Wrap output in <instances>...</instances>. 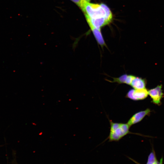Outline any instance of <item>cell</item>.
Here are the masks:
<instances>
[{
  "label": "cell",
  "instance_id": "cell-1",
  "mask_svg": "<svg viewBox=\"0 0 164 164\" xmlns=\"http://www.w3.org/2000/svg\"><path fill=\"white\" fill-rule=\"evenodd\" d=\"M81 10L89 27L101 30L102 27L109 24L113 19L110 9L104 3L86 2Z\"/></svg>",
  "mask_w": 164,
  "mask_h": 164
},
{
  "label": "cell",
  "instance_id": "cell-2",
  "mask_svg": "<svg viewBox=\"0 0 164 164\" xmlns=\"http://www.w3.org/2000/svg\"><path fill=\"white\" fill-rule=\"evenodd\" d=\"M110 131L108 138L109 142L118 141L131 132L130 126L127 123L114 122L109 120Z\"/></svg>",
  "mask_w": 164,
  "mask_h": 164
},
{
  "label": "cell",
  "instance_id": "cell-3",
  "mask_svg": "<svg viewBox=\"0 0 164 164\" xmlns=\"http://www.w3.org/2000/svg\"><path fill=\"white\" fill-rule=\"evenodd\" d=\"M148 94V91L145 88L141 89H131L127 93L125 97L134 101L144 100Z\"/></svg>",
  "mask_w": 164,
  "mask_h": 164
},
{
  "label": "cell",
  "instance_id": "cell-4",
  "mask_svg": "<svg viewBox=\"0 0 164 164\" xmlns=\"http://www.w3.org/2000/svg\"><path fill=\"white\" fill-rule=\"evenodd\" d=\"M148 94L152 99V102L154 104L159 105L163 97V93L162 90V86L158 85L155 87L148 91Z\"/></svg>",
  "mask_w": 164,
  "mask_h": 164
},
{
  "label": "cell",
  "instance_id": "cell-5",
  "mask_svg": "<svg viewBox=\"0 0 164 164\" xmlns=\"http://www.w3.org/2000/svg\"><path fill=\"white\" fill-rule=\"evenodd\" d=\"M150 112L151 110L149 109L137 112L129 119L127 123L131 127L141 121L145 116L149 115Z\"/></svg>",
  "mask_w": 164,
  "mask_h": 164
},
{
  "label": "cell",
  "instance_id": "cell-6",
  "mask_svg": "<svg viewBox=\"0 0 164 164\" xmlns=\"http://www.w3.org/2000/svg\"><path fill=\"white\" fill-rule=\"evenodd\" d=\"M130 85L135 89H143L145 88L146 82L142 78L135 77Z\"/></svg>",
  "mask_w": 164,
  "mask_h": 164
},
{
  "label": "cell",
  "instance_id": "cell-7",
  "mask_svg": "<svg viewBox=\"0 0 164 164\" xmlns=\"http://www.w3.org/2000/svg\"><path fill=\"white\" fill-rule=\"evenodd\" d=\"M128 76V74H124L118 77L113 78L112 81H108L112 83H117L119 84H126Z\"/></svg>",
  "mask_w": 164,
  "mask_h": 164
},
{
  "label": "cell",
  "instance_id": "cell-8",
  "mask_svg": "<svg viewBox=\"0 0 164 164\" xmlns=\"http://www.w3.org/2000/svg\"><path fill=\"white\" fill-rule=\"evenodd\" d=\"M157 161L155 151L152 150L149 155L146 164H153Z\"/></svg>",
  "mask_w": 164,
  "mask_h": 164
},
{
  "label": "cell",
  "instance_id": "cell-9",
  "mask_svg": "<svg viewBox=\"0 0 164 164\" xmlns=\"http://www.w3.org/2000/svg\"><path fill=\"white\" fill-rule=\"evenodd\" d=\"M77 5L81 9L84 6L86 1L84 0H70Z\"/></svg>",
  "mask_w": 164,
  "mask_h": 164
},
{
  "label": "cell",
  "instance_id": "cell-10",
  "mask_svg": "<svg viewBox=\"0 0 164 164\" xmlns=\"http://www.w3.org/2000/svg\"><path fill=\"white\" fill-rule=\"evenodd\" d=\"M162 161H163V159L162 158L160 159L159 162L158 161H157L153 164H162Z\"/></svg>",
  "mask_w": 164,
  "mask_h": 164
},
{
  "label": "cell",
  "instance_id": "cell-11",
  "mask_svg": "<svg viewBox=\"0 0 164 164\" xmlns=\"http://www.w3.org/2000/svg\"><path fill=\"white\" fill-rule=\"evenodd\" d=\"M84 0L87 2H90L91 1V0Z\"/></svg>",
  "mask_w": 164,
  "mask_h": 164
}]
</instances>
